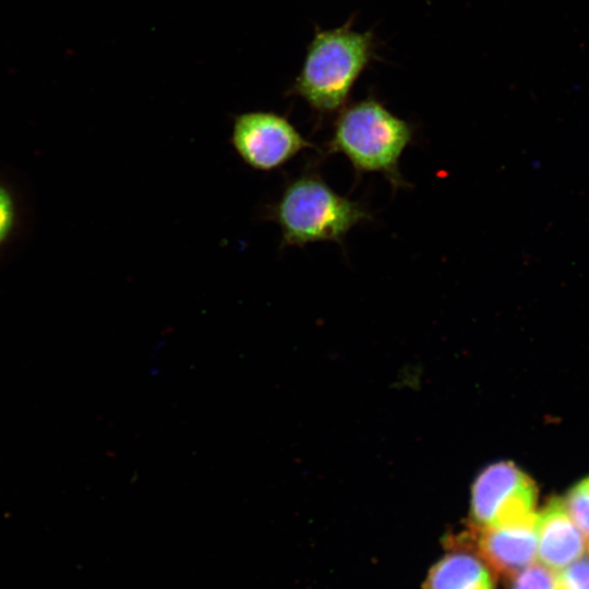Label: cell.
Masks as SVG:
<instances>
[{
	"label": "cell",
	"instance_id": "6da1fadb",
	"mask_svg": "<svg viewBox=\"0 0 589 589\" xmlns=\"http://www.w3.org/2000/svg\"><path fill=\"white\" fill-rule=\"evenodd\" d=\"M269 212L280 227L281 244L299 247L342 243L352 227L372 217L361 203L339 195L315 173L290 181Z\"/></svg>",
	"mask_w": 589,
	"mask_h": 589
},
{
	"label": "cell",
	"instance_id": "7a4b0ae2",
	"mask_svg": "<svg viewBox=\"0 0 589 589\" xmlns=\"http://www.w3.org/2000/svg\"><path fill=\"white\" fill-rule=\"evenodd\" d=\"M412 136L408 122L378 101L365 99L339 115L326 151L347 157L357 173L380 172L394 187H402L399 159Z\"/></svg>",
	"mask_w": 589,
	"mask_h": 589
},
{
	"label": "cell",
	"instance_id": "3957f363",
	"mask_svg": "<svg viewBox=\"0 0 589 589\" xmlns=\"http://www.w3.org/2000/svg\"><path fill=\"white\" fill-rule=\"evenodd\" d=\"M371 36L348 27L322 32L312 41L294 89L315 110L338 109L371 53Z\"/></svg>",
	"mask_w": 589,
	"mask_h": 589
},
{
	"label": "cell",
	"instance_id": "277c9868",
	"mask_svg": "<svg viewBox=\"0 0 589 589\" xmlns=\"http://www.w3.org/2000/svg\"><path fill=\"white\" fill-rule=\"evenodd\" d=\"M536 488L512 462L488 467L472 489V514L478 526L514 527L537 519Z\"/></svg>",
	"mask_w": 589,
	"mask_h": 589
},
{
	"label": "cell",
	"instance_id": "5b68a950",
	"mask_svg": "<svg viewBox=\"0 0 589 589\" xmlns=\"http://www.w3.org/2000/svg\"><path fill=\"white\" fill-rule=\"evenodd\" d=\"M231 143L240 158L256 170L276 169L313 145L284 117L248 112L236 118Z\"/></svg>",
	"mask_w": 589,
	"mask_h": 589
},
{
	"label": "cell",
	"instance_id": "8992f818",
	"mask_svg": "<svg viewBox=\"0 0 589 589\" xmlns=\"http://www.w3.org/2000/svg\"><path fill=\"white\" fill-rule=\"evenodd\" d=\"M473 532L479 555L500 575H516L536 556L537 520L514 527L477 526Z\"/></svg>",
	"mask_w": 589,
	"mask_h": 589
},
{
	"label": "cell",
	"instance_id": "52a82bcc",
	"mask_svg": "<svg viewBox=\"0 0 589 589\" xmlns=\"http://www.w3.org/2000/svg\"><path fill=\"white\" fill-rule=\"evenodd\" d=\"M537 537L539 558L552 569L570 564L585 551L581 531L561 498L551 500L537 514Z\"/></svg>",
	"mask_w": 589,
	"mask_h": 589
},
{
	"label": "cell",
	"instance_id": "ba28073f",
	"mask_svg": "<svg viewBox=\"0 0 589 589\" xmlns=\"http://www.w3.org/2000/svg\"><path fill=\"white\" fill-rule=\"evenodd\" d=\"M425 589H493L488 569L473 555L456 552L429 573Z\"/></svg>",
	"mask_w": 589,
	"mask_h": 589
},
{
	"label": "cell",
	"instance_id": "9c48e42d",
	"mask_svg": "<svg viewBox=\"0 0 589 589\" xmlns=\"http://www.w3.org/2000/svg\"><path fill=\"white\" fill-rule=\"evenodd\" d=\"M565 505L576 526L589 539V478L569 491Z\"/></svg>",
	"mask_w": 589,
	"mask_h": 589
},
{
	"label": "cell",
	"instance_id": "30bf717a",
	"mask_svg": "<svg viewBox=\"0 0 589 589\" xmlns=\"http://www.w3.org/2000/svg\"><path fill=\"white\" fill-rule=\"evenodd\" d=\"M514 576L512 589H560L556 575L542 565L528 566Z\"/></svg>",
	"mask_w": 589,
	"mask_h": 589
},
{
	"label": "cell",
	"instance_id": "8fae6325",
	"mask_svg": "<svg viewBox=\"0 0 589 589\" xmlns=\"http://www.w3.org/2000/svg\"><path fill=\"white\" fill-rule=\"evenodd\" d=\"M556 579L560 589H589V557L573 563Z\"/></svg>",
	"mask_w": 589,
	"mask_h": 589
},
{
	"label": "cell",
	"instance_id": "7c38bea8",
	"mask_svg": "<svg viewBox=\"0 0 589 589\" xmlns=\"http://www.w3.org/2000/svg\"><path fill=\"white\" fill-rule=\"evenodd\" d=\"M16 224V206L11 192L0 184V247L12 235Z\"/></svg>",
	"mask_w": 589,
	"mask_h": 589
}]
</instances>
